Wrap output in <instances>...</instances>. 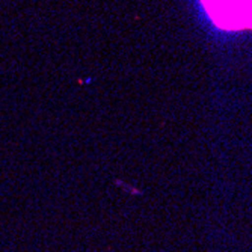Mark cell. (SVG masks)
Instances as JSON below:
<instances>
[{"label":"cell","instance_id":"obj_1","mask_svg":"<svg viewBox=\"0 0 252 252\" xmlns=\"http://www.w3.org/2000/svg\"><path fill=\"white\" fill-rule=\"evenodd\" d=\"M212 21L223 31H252V0H201Z\"/></svg>","mask_w":252,"mask_h":252}]
</instances>
